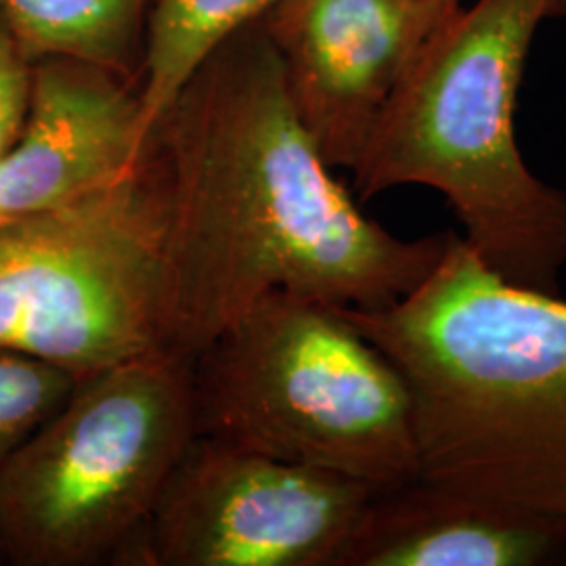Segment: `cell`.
<instances>
[{
	"mask_svg": "<svg viewBox=\"0 0 566 566\" xmlns=\"http://www.w3.org/2000/svg\"><path fill=\"white\" fill-rule=\"evenodd\" d=\"M166 198L168 346L196 357L264 296L380 308L424 280L449 231L401 240L332 175L254 21L203 61L154 130Z\"/></svg>",
	"mask_w": 566,
	"mask_h": 566,
	"instance_id": "6da1fadb",
	"label": "cell"
},
{
	"mask_svg": "<svg viewBox=\"0 0 566 566\" xmlns=\"http://www.w3.org/2000/svg\"><path fill=\"white\" fill-rule=\"evenodd\" d=\"M413 405L420 479L566 516V303L507 282L449 231L439 263L380 308H338Z\"/></svg>",
	"mask_w": 566,
	"mask_h": 566,
	"instance_id": "7a4b0ae2",
	"label": "cell"
},
{
	"mask_svg": "<svg viewBox=\"0 0 566 566\" xmlns=\"http://www.w3.org/2000/svg\"><path fill=\"white\" fill-rule=\"evenodd\" d=\"M554 20H566V0L458 9L407 67L350 170L359 202L407 185L439 191L491 271L549 294L566 266V191L526 166L516 103L533 41Z\"/></svg>",
	"mask_w": 566,
	"mask_h": 566,
	"instance_id": "3957f363",
	"label": "cell"
},
{
	"mask_svg": "<svg viewBox=\"0 0 566 566\" xmlns=\"http://www.w3.org/2000/svg\"><path fill=\"white\" fill-rule=\"evenodd\" d=\"M196 430L378 491L420 476L409 388L338 308L273 292L191 357Z\"/></svg>",
	"mask_w": 566,
	"mask_h": 566,
	"instance_id": "277c9868",
	"label": "cell"
},
{
	"mask_svg": "<svg viewBox=\"0 0 566 566\" xmlns=\"http://www.w3.org/2000/svg\"><path fill=\"white\" fill-rule=\"evenodd\" d=\"M196 434L185 355L160 350L81 378L0 470V558L130 565Z\"/></svg>",
	"mask_w": 566,
	"mask_h": 566,
	"instance_id": "5b68a950",
	"label": "cell"
},
{
	"mask_svg": "<svg viewBox=\"0 0 566 566\" xmlns=\"http://www.w3.org/2000/svg\"><path fill=\"white\" fill-rule=\"evenodd\" d=\"M164 240L154 147L102 191L0 219V348L78 380L170 350Z\"/></svg>",
	"mask_w": 566,
	"mask_h": 566,
	"instance_id": "8992f818",
	"label": "cell"
},
{
	"mask_svg": "<svg viewBox=\"0 0 566 566\" xmlns=\"http://www.w3.org/2000/svg\"><path fill=\"white\" fill-rule=\"evenodd\" d=\"M376 491L196 434L130 565L336 566Z\"/></svg>",
	"mask_w": 566,
	"mask_h": 566,
	"instance_id": "52a82bcc",
	"label": "cell"
},
{
	"mask_svg": "<svg viewBox=\"0 0 566 566\" xmlns=\"http://www.w3.org/2000/svg\"><path fill=\"white\" fill-rule=\"evenodd\" d=\"M458 9L428 0H280L264 15L290 99L332 168L353 170L407 67Z\"/></svg>",
	"mask_w": 566,
	"mask_h": 566,
	"instance_id": "ba28073f",
	"label": "cell"
},
{
	"mask_svg": "<svg viewBox=\"0 0 566 566\" xmlns=\"http://www.w3.org/2000/svg\"><path fill=\"white\" fill-rule=\"evenodd\" d=\"M142 84L91 61H34L18 142L0 158V219L81 200L137 172L151 156Z\"/></svg>",
	"mask_w": 566,
	"mask_h": 566,
	"instance_id": "9c48e42d",
	"label": "cell"
},
{
	"mask_svg": "<svg viewBox=\"0 0 566 566\" xmlns=\"http://www.w3.org/2000/svg\"><path fill=\"white\" fill-rule=\"evenodd\" d=\"M566 565V516L413 479L376 491L336 566Z\"/></svg>",
	"mask_w": 566,
	"mask_h": 566,
	"instance_id": "30bf717a",
	"label": "cell"
},
{
	"mask_svg": "<svg viewBox=\"0 0 566 566\" xmlns=\"http://www.w3.org/2000/svg\"><path fill=\"white\" fill-rule=\"evenodd\" d=\"M154 0H0V15L32 61L74 57L142 84Z\"/></svg>",
	"mask_w": 566,
	"mask_h": 566,
	"instance_id": "8fae6325",
	"label": "cell"
},
{
	"mask_svg": "<svg viewBox=\"0 0 566 566\" xmlns=\"http://www.w3.org/2000/svg\"><path fill=\"white\" fill-rule=\"evenodd\" d=\"M280 0H154L142 63L145 128L154 130L164 112L227 39L263 20Z\"/></svg>",
	"mask_w": 566,
	"mask_h": 566,
	"instance_id": "7c38bea8",
	"label": "cell"
},
{
	"mask_svg": "<svg viewBox=\"0 0 566 566\" xmlns=\"http://www.w3.org/2000/svg\"><path fill=\"white\" fill-rule=\"evenodd\" d=\"M76 382L61 367L0 348V470L65 403Z\"/></svg>",
	"mask_w": 566,
	"mask_h": 566,
	"instance_id": "4fadbf2b",
	"label": "cell"
},
{
	"mask_svg": "<svg viewBox=\"0 0 566 566\" xmlns=\"http://www.w3.org/2000/svg\"><path fill=\"white\" fill-rule=\"evenodd\" d=\"M32 74L34 61L0 15V158L20 137L32 95Z\"/></svg>",
	"mask_w": 566,
	"mask_h": 566,
	"instance_id": "5bb4252c",
	"label": "cell"
},
{
	"mask_svg": "<svg viewBox=\"0 0 566 566\" xmlns=\"http://www.w3.org/2000/svg\"><path fill=\"white\" fill-rule=\"evenodd\" d=\"M428 2H437V4H447V7H460L462 0H428Z\"/></svg>",
	"mask_w": 566,
	"mask_h": 566,
	"instance_id": "9a60e30c",
	"label": "cell"
}]
</instances>
